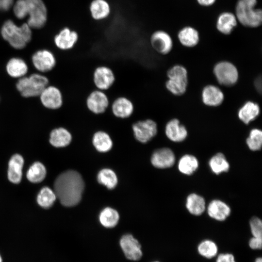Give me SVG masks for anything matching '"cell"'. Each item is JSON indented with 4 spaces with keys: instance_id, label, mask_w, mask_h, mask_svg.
<instances>
[{
    "instance_id": "cell-30",
    "label": "cell",
    "mask_w": 262,
    "mask_h": 262,
    "mask_svg": "<svg viewBox=\"0 0 262 262\" xmlns=\"http://www.w3.org/2000/svg\"><path fill=\"white\" fill-rule=\"evenodd\" d=\"M196 250L198 254L206 259L215 258L218 254V247L215 242L210 239L201 241L197 245Z\"/></svg>"
},
{
    "instance_id": "cell-18",
    "label": "cell",
    "mask_w": 262,
    "mask_h": 262,
    "mask_svg": "<svg viewBox=\"0 0 262 262\" xmlns=\"http://www.w3.org/2000/svg\"><path fill=\"white\" fill-rule=\"evenodd\" d=\"M88 8L91 18L97 21L107 19L112 12L111 6L107 0H92Z\"/></svg>"
},
{
    "instance_id": "cell-7",
    "label": "cell",
    "mask_w": 262,
    "mask_h": 262,
    "mask_svg": "<svg viewBox=\"0 0 262 262\" xmlns=\"http://www.w3.org/2000/svg\"><path fill=\"white\" fill-rule=\"evenodd\" d=\"M135 139L142 143H146L157 134L158 126L153 120L147 118L134 122L131 126Z\"/></svg>"
},
{
    "instance_id": "cell-5",
    "label": "cell",
    "mask_w": 262,
    "mask_h": 262,
    "mask_svg": "<svg viewBox=\"0 0 262 262\" xmlns=\"http://www.w3.org/2000/svg\"><path fill=\"white\" fill-rule=\"evenodd\" d=\"M167 76L168 80L165 82L166 89L176 96L184 94L188 85V73L186 69L181 65L174 66L168 69Z\"/></svg>"
},
{
    "instance_id": "cell-32",
    "label": "cell",
    "mask_w": 262,
    "mask_h": 262,
    "mask_svg": "<svg viewBox=\"0 0 262 262\" xmlns=\"http://www.w3.org/2000/svg\"><path fill=\"white\" fill-rule=\"evenodd\" d=\"M198 162L195 156L186 154L183 155L179 160L178 168L182 174L190 175L198 168Z\"/></svg>"
},
{
    "instance_id": "cell-26",
    "label": "cell",
    "mask_w": 262,
    "mask_h": 262,
    "mask_svg": "<svg viewBox=\"0 0 262 262\" xmlns=\"http://www.w3.org/2000/svg\"><path fill=\"white\" fill-rule=\"evenodd\" d=\"M236 25V16L230 12H224L220 14L216 22L217 30L225 34H230Z\"/></svg>"
},
{
    "instance_id": "cell-31",
    "label": "cell",
    "mask_w": 262,
    "mask_h": 262,
    "mask_svg": "<svg viewBox=\"0 0 262 262\" xmlns=\"http://www.w3.org/2000/svg\"><path fill=\"white\" fill-rule=\"evenodd\" d=\"M119 218L118 212L110 207H106L102 210L99 216L100 223L107 228L115 227L117 224Z\"/></svg>"
},
{
    "instance_id": "cell-15",
    "label": "cell",
    "mask_w": 262,
    "mask_h": 262,
    "mask_svg": "<svg viewBox=\"0 0 262 262\" xmlns=\"http://www.w3.org/2000/svg\"><path fill=\"white\" fill-rule=\"evenodd\" d=\"M42 104L50 109H58L63 104V96L60 90L55 86H47L40 95Z\"/></svg>"
},
{
    "instance_id": "cell-22",
    "label": "cell",
    "mask_w": 262,
    "mask_h": 262,
    "mask_svg": "<svg viewBox=\"0 0 262 262\" xmlns=\"http://www.w3.org/2000/svg\"><path fill=\"white\" fill-rule=\"evenodd\" d=\"M24 164L22 157L19 154L14 155L8 164V178L14 183H18L22 178V169Z\"/></svg>"
},
{
    "instance_id": "cell-44",
    "label": "cell",
    "mask_w": 262,
    "mask_h": 262,
    "mask_svg": "<svg viewBox=\"0 0 262 262\" xmlns=\"http://www.w3.org/2000/svg\"><path fill=\"white\" fill-rule=\"evenodd\" d=\"M254 84L256 89L261 93L262 91V79L261 77L256 79L254 82Z\"/></svg>"
},
{
    "instance_id": "cell-29",
    "label": "cell",
    "mask_w": 262,
    "mask_h": 262,
    "mask_svg": "<svg viewBox=\"0 0 262 262\" xmlns=\"http://www.w3.org/2000/svg\"><path fill=\"white\" fill-rule=\"evenodd\" d=\"M8 74L14 78H21L28 71V66L22 59L18 58L11 59L6 65Z\"/></svg>"
},
{
    "instance_id": "cell-42",
    "label": "cell",
    "mask_w": 262,
    "mask_h": 262,
    "mask_svg": "<svg viewBox=\"0 0 262 262\" xmlns=\"http://www.w3.org/2000/svg\"><path fill=\"white\" fill-rule=\"evenodd\" d=\"M13 0H0V10H8L12 5Z\"/></svg>"
},
{
    "instance_id": "cell-4",
    "label": "cell",
    "mask_w": 262,
    "mask_h": 262,
    "mask_svg": "<svg viewBox=\"0 0 262 262\" xmlns=\"http://www.w3.org/2000/svg\"><path fill=\"white\" fill-rule=\"evenodd\" d=\"M48 83L49 81L45 76L33 74L29 77L20 78L16 84V87L23 97H34L40 96Z\"/></svg>"
},
{
    "instance_id": "cell-47",
    "label": "cell",
    "mask_w": 262,
    "mask_h": 262,
    "mask_svg": "<svg viewBox=\"0 0 262 262\" xmlns=\"http://www.w3.org/2000/svg\"><path fill=\"white\" fill-rule=\"evenodd\" d=\"M160 262L158 261H153V262Z\"/></svg>"
},
{
    "instance_id": "cell-35",
    "label": "cell",
    "mask_w": 262,
    "mask_h": 262,
    "mask_svg": "<svg viewBox=\"0 0 262 262\" xmlns=\"http://www.w3.org/2000/svg\"><path fill=\"white\" fill-rule=\"evenodd\" d=\"M46 175V169L44 165L40 162H35L28 169L27 178L32 182L38 183L44 179Z\"/></svg>"
},
{
    "instance_id": "cell-41",
    "label": "cell",
    "mask_w": 262,
    "mask_h": 262,
    "mask_svg": "<svg viewBox=\"0 0 262 262\" xmlns=\"http://www.w3.org/2000/svg\"><path fill=\"white\" fill-rule=\"evenodd\" d=\"M248 246L252 250H260L262 246V238L251 237L248 241Z\"/></svg>"
},
{
    "instance_id": "cell-23",
    "label": "cell",
    "mask_w": 262,
    "mask_h": 262,
    "mask_svg": "<svg viewBox=\"0 0 262 262\" xmlns=\"http://www.w3.org/2000/svg\"><path fill=\"white\" fill-rule=\"evenodd\" d=\"M71 133L66 128L60 127L53 129L50 133L49 142L56 147L67 146L72 141Z\"/></svg>"
},
{
    "instance_id": "cell-33",
    "label": "cell",
    "mask_w": 262,
    "mask_h": 262,
    "mask_svg": "<svg viewBox=\"0 0 262 262\" xmlns=\"http://www.w3.org/2000/svg\"><path fill=\"white\" fill-rule=\"evenodd\" d=\"M211 170L215 174L227 172L229 168V164L225 156L221 153H218L213 156L209 162Z\"/></svg>"
},
{
    "instance_id": "cell-20",
    "label": "cell",
    "mask_w": 262,
    "mask_h": 262,
    "mask_svg": "<svg viewBox=\"0 0 262 262\" xmlns=\"http://www.w3.org/2000/svg\"><path fill=\"white\" fill-rule=\"evenodd\" d=\"M224 95L218 87L213 85H208L204 87L202 91V100L206 105L216 107L220 105L223 101Z\"/></svg>"
},
{
    "instance_id": "cell-8",
    "label": "cell",
    "mask_w": 262,
    "mask_h": 262,
    "mask_svg": "<svg viewBox=\"0 0 262 262\" xmlns=\"http://www.w3.org/2000/svg\"><path fill=\"white\" fill-rule=\"evenodd\" d=\"M213 73L218 82L224 86L233 85L238 80L239 74L236 67L228 61L217 63L213 68Z\"/></svg>"
},
{
    "instance_id": "cell-37",
    "label": "cell",
    "mask_w": 262,
    "mask_h": 262,
    "mask_svg": "<svg viewBox=\"0 0 262 262\" xmlns=\"http://www.w3.org/2000/svg\"><path fill=\"white\" fill-rule=\"evenodd\" d=\"M246 142L250 150L252 151L260 150L262 145V131L256 128L251 130Z\"/></svg>"
},
{
    "instance_id": "cell-10",
    "label": "cell",
    "mask_w": 262,
    "mask_h": 262,
    "mask_svg": "<svg viewBox=\"0 0 262 262\" xmlns=\"http://www.w3.org/2000/svg\"><path fill=\"white\" fill-rule=\"evenodd\" d=\"M115 82L113 69L106 66H99L93 73V82L96 89L105 91L112 87Z\"/></svg>"
},
{
    "instance_id": "cell-6",
    "label": "cell",
    "mask_w": 262,
    "mask_h": 262,
    "mask_svg": "<svg viewBox=\"0 0 262 262\" xmlns=\"http://www.w3.org/2000/svg\"><path fill=\"white\" fill-rule=\"evenodd\" d=\"M29 17L27 24L31 28L39 29L45 24L47 18L46 7L42 0H26Z\"/></svg>"
},
{
    "instance_id": "cell-9",
    "label": "cell",
    "mask_w": 262,
    "mask_h": 262,
    "mask_svg": "<svg viewBox=\"0 0 262 262\" xmlns=\"http://www.w3.org/2000/svg\"><path fill=\"white\" fill-rule=\"evenodd\" d=\"M85 104L88 110L94 115L104 113L110 106V100L105 91L95 89L87 96Z\"/></svg>"
},
{
    "instance_id": "cell-1",
    "label": "cell",
    "mask_w": 262,
    "mask_h": 262,
    "mask_svg": "<svg viewBox=\"0 0 262 262\" xmlns=\"http://www.w3.org/2000/svg\"><path fill=\"white\" fill-rule=\"evenodd\" d=\"M84 184L81 175L74 170L61 174L54 184V192L61 204L66 207L78 204L82 196Z\"/></svg>"
},
{
    "instance_id": "cell-38",
    "label": "cell",
    "mask_w": 262,
    "mask_h": 262,
    "mask_svg": "<svg viewBox=\"0 0 262 262\" xmlns=\"http://www.w3.org/2000/svg\"><path fill=\"white\" fill-rule=\"evenodd\" d=\"M14 12L16 17L23 19L27 16L28 5L26 0H17L14 6Z\"/></svg>"
},
{
    "instance_id": "cell-40",
    "label": "cell",
    "mask_w": 262,
    "mask_h": 262,
    "mask_svg": "<svg viewBox=\"0 0 262 262\" xmlns=\"http://www.w3.org/2000/svg\"><path fill=\"white\" fill-rule=\"evenodd\" d=\"M215 262H236L234 255L229 252L218 253Z\"/></svg>"
},
{
    "instance_id": "cell-13",
    "label": "cell",
    "mask_w": 262,
    "mask_h": 262,
    "mask_svg": "<svg viewBox=\"0 0 262 262\" xmlns=\"http://www.w3.org/2000/svg\"><path fill=\"white\" fill-rule=\"evenodd\" d=\"M111 110L114 116L119 119L130 117L134 111L132 101L127 97L120 96L116 98L111 103Z\"/></svg>"
},
{
    "instance_id": "cell-3",
    "label": "cell",
    "mask_w": 262,
    "mask_h": 262,
    "mask_svg": "<svg viewBox=\"0 0 262 262\" xmlns=\"http://www.w3.org/2000/svg\"><path fill=\"white\" fill-rule=\"evenodd\" d=\"M257 0H238L235 7L237 20L244 26L255 28L261 25L262 11L256 9Z\"/></svg>"
},
{
    "instance_id": "cell-14",
    "label": "cell",
    "mask_w": 262,
    "mask_h": 262,
    "mask_svg": "<svg viewBox=\"0 0 262 262\" xmlns=\"http://www.w3.org/2000/svg\"><path fill=\"white\" fill-rule=\"evenodd\" d=\"M79 39L78 33L68 27L62 29L54 37L56 47L61 50L72 49L77 43Z\"/></svg>"
},
{
    "instance_id": "cell-27",
    "label": "cell",
    "mask_w": 262,
    "mask_h": 262,
    "mask_svg": "<svg viewBox=\"0 0 262 262\" xmlns=\"http://www.w3.org/2000/svg\"><path fill=\"white\" fill-rule=\"evenodd\" d=\"M178 38L180 43L187 47H195L199 40L198 32L191 27L182 28L178 33Z\"/></svg>"
},
{
    "instance_id": "cell-12",
    "label": "cell",
    "mask_w": 262,
    "mask_h": 262,
    "mask_svg": "<svg viewBox=\"0 0 262 262\" xmlns=\"http://www.w3.org/2000/svg\"><path fill=\"white\" fill-rule=\"evenodd\" d=\"M150 44L154 50L163 55L169 53L173 48L171 36L166 32L162 30L156 31L151 34Z\"/></svg>"
},
{
    "instance_id": "cell-21",
    "label": "cell",
    "mask_w": 262,
    "mask_h": 262,
    "mask_svg": "<svg viewBox=\"0 0 262 262\" xmlns=\"http://www.w3.org/2000/svg\"><path fill=\"white\" fill-rule=\"evenodd\" d=\"M230 208L224 202L220 200H212L209 204L207 212L212 218L220 221H224L230 213Z\"/></svg>"
},
{
    "instance_id": "cell-43",
    "label": "cell",
    "mask_w": 262,
    "mask_h": 262,
    "mask_svg": "<svg viewBox=\"0 0 262 262\" xmlns=\"http://www.w3.org/2000/svg\"><path fill=\"white\" fill-rule=\"evenodd\" d=\"M216 0H197L198 3L202 6H210L213 4Z\"/></svg>"
},
{
    "instance_id": "cell-39",
    "label": "cell",
    "mask_w": 262,
    "mask_h": 262,
    "mask_svg": "<svg viewBox=\"0 0 262 262\" xmlns=\"http://www.w3.org/2000/svg\"><path fill=\"white\" fill-rule=\"evenodd\" d=\"M250 228L252 237L262 238V222L259 218L253 217L251 219Z\"/></svg>"
},
{
    "instance_id": "cell-25",
    "label": "cell",
    "mask_w": 262,
    "mask_h": 262,
    "mask_svg": "<svg viewBox=\"0 0 262 262\" xmlns=\"http://www.w3.org/2000/svg\"><path fill=\"white\" fill-rule=\"evenodd\" d=\"M92 141L96 150L100 152L109 151L113 145L111 136L103 131H96L93 135Z\"/></svg>"
},
{
    "instance_id": "cell-46",
    "label": "cell",
    "mask_w": 262,
    "mask_h": 262,
    "mask_svg": "<svg viewBox=\"0 0 262 262\" xmlns=\"http://www.w3.org/2000/svg\"><path fill=\"white\" fill-rule=\"evenodd\" d=\"M0 262H3V259L0 254Z\"/></svg>"
},
{
    "instance_id": "cell-19",
    "label": "cell",
    "mask_w": 262,
    "mask_h": 262,
    "mask_svg": "<svg viewBox=\"0 0 262 262\" xmlns=\"http://www.w3.org/2000/svg\"><path fill=\"white\" fill-rule=\"evenodd\" d=\"M165 133L167 137L174 142L184 141L187 136V131L179 119H172L166 124Z\"/></svg>"
},
{
    "instance_id": "cell-36",
    "label": "cell",
    "mask_w": 262,
    "mask_h": 262,
    "mask_svg": "<svg viewBox=\"0 0 262 262\" xmlns=\"http://www.w3.org/2000/svg\"><path fill=\"white\" fill-rule=\"evenodd\" d=\"M56 198L54 191L48 187H44L38 193L37 201L41 207L49 208L53 205Z\"/></svg>"
},
{
    "instance_id": "cell-11",
    "label": "cell",
    "mask_w": 262,
    "mask_h": 262,
    "mask_svg": "<svg viewBox=\"0 0 262 262\" xmlns=\"http://www.w3.org/2000/svg\"><path fill=\"white\" fill-rule=\"evenodd\" d=\"M119 245L127 259L137 261L142 258L143 252L141 244L131 234L123 235L119 240Z\"/></svg>"
},
{
    "instance_id": "cell-24",
    "label": "cell",
    "mask_w": 262,
    "mask_h": 262,
    "mask_svg": "<svg viewBox=\"0 0 262 262\" xmlns=\"http://www.w3.org/2000/svg\"><path fill=\"white\" fill-rule=\"evenodd\" d=\"M260 108L259 105L253 101L246 102L238 112L239 119L246 124L255 120L259 115Z\"/></svg>"
},
{
    "instance_id": "cell-28",
    "label": "cell",
    "mask_w": 262,
    "mask_h": 262,
    "mask_svg": "<svg viewBox=\"0 0 262 262\" xmlns=\"http://www.w3.org/2000/svg\"><path fill=\"white\" fill-rule=\"evenodd\" d=\"M186 207L189 212L195 215H200L205 211V201L201 196L191 194L187 197Z\"/></svg>"
},
{
    "instance_id": "cell-2",
    "label": "cell",
    "mask_w": 262,
    "mask_h": 262,
    "mask_svg": "<svg viewBox=\"0 0 262 262\" xmlns=\"http://www.w3.org/2000/svg\"><path fill=\"white\" fill-rule=\"evenodd\" d=\"M27 23L17 26L13 21L8 20L3 24L1 34L4 40L16 49H21L31 40L32 31Z\"/></svg>"
},
{
    "instance_id": "cell-16",
    "label": "cell",
    "mask_w": 262,
    "mask_h": 262,
    "mask_svg": "<svg viewBox=\"0 0 262 262\" xmlns=\"http://www.w3.org/2000/svg\"><path fill=\"white\" fill-rule=\"evenodd\" d=\"M32 61L34 67L43 72L51 70L56 65V59L54 55L47 50L36 51L33 55Z\"/></svg>"
},
{
    "instance_id": "cell-34",
    "label": "cell",
    "mask_w": 262,
    "mask_h": 262,
    "mask_svg": "<svg viewBox=\"0 0 262 262\" xmlns=\"http://www.w3.org/2000/svg\"><path fill=\"white\" fill-rule=\"evenodd\" d=\"M97 180L99 183L109 189H114L117 183V178L115 173L108 168L101 170L98 174Z\"/></svg>"
},
{
    "instance_id": "cell-17",
    "label": "cell",
    "mask_w": 262,
    "mask_h": 262,
    "mask_svg": "<svg viewBox=\"0 0 262 262\" xmlns=\"http://www.w3.org/2000/svg\"><path fill=\"white\" fill-rule=\"evenodd\" d=\"M175 156L171 149L167 147L159 148L154 151L151 156L152 165L158 168H166L173 165Z\"/></svg>"
},
{
    "instance_id": "cell-45",
    "label": "cell",
    "mask_w": 262,
    "mask_h": 262,
    "mask_svg": "<svg viewBox=\"0 0 262 262\" xmlns=\"http://www.w3.org/2000/svg\"><path fill=\"white\" fill-rule=\"evenodd\" d=\"M254 262H262V259L261 257H257L255 259Z\"/></svg>"
}]
</instances>
